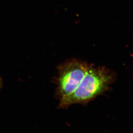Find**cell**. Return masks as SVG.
<instances>
[{
    "label": "cell",
    "instance_id": "2",
    "mask_svg": "<svg viewBox=\"0 0 133 133\" xmlns=\"http://www.w3.org/2000/svg\"><path fill=\"white\" fill-rule=\"evenodd\" d=\"M91 65L77 59H71L58 68L57 92L60 100L71 94L78 87Z\"/></svg>",
    "mask_w": 133,
    "mask_h": 133
},
{
    "label": "cell",
    "instance_id": "1",
    "mask_svg": "<svg viewBox=\"0 0 133 133\" xmlns=\"http://www.w3.org/2000/svg\"><path fill=\"white\" fill-rule=\"evenodd\" d=\"M115 80V75L104 67L91 65L78 87L70 96L60 100V106L66 108L92 100L108 90Z\"/></svg>",
    "mask_w": 133,
    "mask_h": 133
},
{
    "label": "cell",
    "instance_id": "3",
    "mask_svg": "<svg viewBox=\"0 0 133 133\" xmlns=\"http://www.w3.org/2000/svg\"><path fill=\"white\" fill-rule=\"evenodd\" d=\"M3 79L1 78V77H0V90H1V89L3 87Z\"/></svg>",
    "mask_w": 133,
    "mask_h": 133
}]
</instances>
